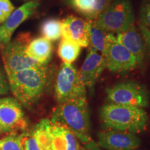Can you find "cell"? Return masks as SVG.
<instances>
[{"label":"cell","mask_w":150,"mask_h":150,"mask_svg":"<svg viewBox=\"0 0 150 150\" xmlns=\"http://www.w3.org/2000/svg\"><path fill=\"white\" fill-rule=\"evenodd\" d=\"M134 13L130 0H113L95 21L110 33L126 31L134 22Z\"/></svg>","instance_id":"cell-4"},{"label":"cell","mask_w":150,"mask_h":150,"mask_svg":"<svg viewBox=\"0 0 150 150\" xmlns=\"http://www.w3.org/2000/svg\"><path fill=\"white\" fill-rule=\"evenodd\" d=\"M25 134H11L0 140V150H24V138Z\"/></svg>","instance_id":"cell-23"},{"label":"cell","mask_w":150,"mask_h":150,"mask_svg":"<svg viewBox=\"0 0 150 150\" xmlns=\"http://www.w3.org/2000/svg\"><path fill=\"white\" fill-rule=\"evenodd\" d=\"M103 125L109 130L138 134L146 128L147 112L142 108L107 103L99 112Z\"/></svg>","instance_id":"cell-2"},{"label":"cell","mask_w":150,"mask_h":150,"mask_svg":"<svg viewBox=\"0 0 150 150\" xmlns=\"http://www.w3.org/2000/svg\"><path fill=\"white\" fill-rule=\"evenodd\" d=\"M113 0H63L87 20H95Z\"/></svg>","instance_id":"cell-15"},{"label":"cell","mask_w":150,"mask_h":150,"mask_svg":"<svg viewBox=\"0 0 150 150\" xmlns=\"http://www.w3.org/2000/svg\"><path fill=\"white\" fill-rule=\"evenodd\" d=\"M106 96L108 103L134 106L147 107L149 104V95L144 86L133 81L122 82L108 88Z\"/></svg>","instance_id":"cell-6"},{"label":"cell","mask_w":150,"mask_h":150,"mask_svg":"<svg viewBox=\"0 0 150 150\" xmlns=\"http://www.w3.org/2000/svg\"><path fill=\"white\" fill-rule=\"evenodd\" d=\"M117 40L136 58L138 65H141L145 59L143 39L134 24L122 32L117 33Z\"/></svg>","instance_id":"cell-14"},{"label":"cell","mask_w":150,"mask_h":150,"mask_svg":"<svg viewBox=\"0 0 150 150\" xmlns=\"http://www.w3.org/2000/svg\"><path fill=\"white\" fill-rule=\"evenodd\" d=\"M62 23V38L76 43L81 47H88V20L70 16L65 18Z\"/></svg>","instance_id":"cell-13"},{"label":"cell","mask_w":150,"mask_h":150,"mask_svg":"<svg viewBox=\"0 0 150 150\" xmlns=\"http://www.w3.org/2000/svg\"><path fill=\"white\" fill-rule=\"evenodd\" d=\"M0 42H1V41H0Z\"/></svg>","instance_id":"cell-29"},{"label":"cell","mask_w":150,"mask_h":150,"mask_svg":"<svg viewBox=\"0 0 150 150\" xmlns=\"http://www.w3.org/2000/svg\"><path fill=\"white\" fill-rule=\"evenodd\" d=\"M102 56L106 67L112 72L124 73L136 68L138 64L136 58L127 50L112 33L108 34L106 48Z\"/></svg>","instance_id":"cell-8"},{"label":"cell","mask_w":150,"mask_h":150,"mask_svg":"<svg viewBox=\"0 0 150 150\" xmlns=\"http://www.w3.org/2000/svg\"><path fill=\"white\" fill-rule=\"evenodd\" d=\"M138 25L142 39L150 47V0H145L140 6Z\"/></svg>","instance_id":"cell-22"},{"label":"cell","mask_w":150,"mask_h":150,"mask_svg":"<svg viewBox=\"0 0 150 150\" xmlns=\"http://www.w3.org/2000/svg\"><path fill=\"white\" fill-rule=\"evenodd\" d=\"M27 127L21 104L12 97L0 98V133L16 134Z\"/></svg>","instance_id":"cell-9"},{"label":"cell","mask_w":150,"mask_h":150,"mask_svg":"<svg viewBox=\"0 0 150 150\" xmlns=\"http://www.w3.org/2000/svg\"><path fill=\"white\" fill-rule=\"evenodd\" d=\"M53 45L51 41L44 37H38L28 43L26 53L29 57L42 65H47L51 59Z\"/></svg>","instance_id":"cell-17"},{"label":"cell","mask_w":150,"mask_h":150,"mask_svg":"<svg viewBox=\"0 0 150 150\" xmlns=\"http://www.w3.org/2000/svg\"><path fill=\"white\" fill-rule=\"evenodd\" d=\"M51 121L66 127L83 143L91 140L90 114L86 98L59 104L54 110Z\"/></svg>","instance_id":"cell-3"},{"label":"cell","mask_w":150,"mask_h":150,"mask_svg":"<svg viewBox=\"0 0 150 150\" xmlns=\"http://www.w3.org/2000/svg\"><path fill=\"white\" fill-rule=\"evenodd\" d=\"M81 47L76 43L62 38L58 48V54L65 63L72 64L79 56Z\"/></svg>","instance_id":"cell-20"},{"label":"cell","mask_w":150,"mask_h":150,"mask_svg":"<svg viewBox=\"0 0 150 150\" xmlns=\"http://www.w3.org/2000/svg\"><path fill=\"white\" fill-rule=\"evenodd\" d=\"M63 23L57 18H48L43 21L40 31L43 37L50 41H56L62 37Z\"/></svg>","instance_id":"cell-21"},{"label":"cell","mask_w":150,"mask_h":150,"mask_svg":"<svg viewBox=\"0 0 150 150\" xmlns=\"http://www.w3.org/2000/svg\"><path fill=\"white\" fill-rule=\"evenodd\" d=\"M52 149L80 150L79 142L70 130L52 122Z\"/></svg>","instance_id":"cell-16"},{"label":"cell","mask_w":150,"mask_h":150,"mask_svg":"<svg viewBox=\"0 0 150 150\" xmlns=\"http://www.w3.org/2000/svg\"><path fill=\"white\" fill-rule=\"evenodd\" d=\"M28 38L22 36L6 44L2 51V60L7 76L31 67L42 65L26 53Z\"/></svg>","instance_id":"cell-7"},{"label":"cell","mask_w":150,"mask_h":150,"mask_svg":"<svg viewBox=\"0 0 150 150\" xmlns=\"http://www.w3.org/2000/svg\"><path fill=\"white\" fill-rule=\"evenodd\" d=\"M41 150L52 148V122L43 119L34 127L32 131Z\"/></svg>","instance_id":"cell-19"},{"label":"cell","mask_w":150,"mask_h":150,"mask_svg":"<svg viewBox=\"0 0 150 150\" xmlns=\"http://www.w3.org/2000/svg\"><path fill=\"white\" fill-rule=\"evenodd\" d=\"M42 150H52V148H47V149H44Z\"/></svg>","instance_id":"cell-28"},{"label":"cell","mask_w":150,"mask_h":150,"mask_svg":"<svg viewBox=\"0 0 150 150\" xmlns=\"http://www.w3.org/2000/svg\"><path fill=\"white\" fill-rule=\"evenodd\" d=\"M97 143L106 150H136L140 141L134 134L108 130L98 133Z\"/></svg>","instance_id":"cell-10"},{"label":"cell","mask_w":150,"mask_h":150,"mask_svg":"<svg viewBox=\"0 0 150 150\" xmlns=\"http://www.w3.org/2000/svg\"><path fill=\"white\" fill-rule=\"evenodd\" d=\"M55 97L59 104L86 98V88L81 81L79 72L72 64L63 63L56 77Z\"/></svg>","instance_id":"cell-5"},{"label":"cell","mask_w":150,"mask_h":150,"mask_svg":"<svg viewBox=\"0 0 150 150\" xmlns=\"http://www.w3.org/2000/svg\"><path fill=\"white\" fill-rule=\"evenodd\" d=\"M24 150H41L32 131L25 134L24 138Z\"/></svg>","instance_id":"cell-25"},{"label":"cell","mask_w":150,"mask_h":150,"mask_svg":"<svg viewBox=\"0 0 150 150\" xmlns=\"http://www.w3.org/2000/svg\"><path fill=\"white\" fill-rule=\"evenodd\" d=\"M14 10L10 0H0V24L4 23Z\"/></svg>","instance_id":"cell-24"},{"label":"cell","mask_w":150,"mask_h":150,"mask_svg":"<svg viewBox=\"0 0 150 150\" xmlns=\"http://www.w3.org/2000/svg\"><path fill=\"white\" fill-rule=\"evenodd\" d=\"M38 6V1H30L13 11L6 21L0 26V41L5 45L10 42L16 29L32 16Z\"/></svg>","instance_id":"cell-12"},{"label":"cell","mask_w":150,"mask_h":150,"mask_svg":"<svg viewBox=\"0 0 150 150\" xmlns=\"http://www.w3.org/2000/svg\"><path fill=\"white\" fill-rule=\"evenodd\" d=\"M88 34L89 48L104 53L109 33L102 29L96 24L95 20H88Z\"/></svg>","instance_id":"cell-18"},{"label":"cell","mask_w":150,"mask_h":150,"mask_svg":"<svg viewBox=\"0 0 150 150\" xmlns=\"http://www.w3.org/2000/svg\"><path fill=\"white\" fill-rule=\"evenodd\" d=\"M9 85L6 78L4 72L0 67V95H6L8 93Z\"/></svg>","instance_id":"cell-26"},{"label":"cell","mask_w":150,"mask_h":150,"mask_svg":"<svg viewBox=\"0 0 150 150\" xmlns=\"http://www.w3.org/2000/svg\"><path fill=\"white\" fill-rule=\"evenodd\" d=\"M80 150H102V148L99 147L98 144L96 142L93 141V140H91L85 144L84 147Z\"/></svg>","instance_id":"cell-27"},{"label":"cell","mask_w":150,"mask_h":150,"mask_svg":"<svg viewBox=\"0 0 150 150\" xmlns=\"http://www.w3.org/2000/svg\"><path fill=\"white\" fill-rule=\"evenodd\" d=\"M105 68L106 63L102 54L93 49L88 48L86 59L79 71L80 79L86 88L93 91Z\"/></svg>","instance_id":"cell-11"},{"label":"cell","mask_w":150,"mask_h":150,"mask_svg":"<svg viewBox=\"0 0 150 150\" xmlns=\"http://www.w3.org/2000/svg\"><path fill=\"white\" fill-rule=\"evenodd\" d=\"M48 78L47 65L31 67L7 76L9 88L20 104L31 106L40 99Z\"/></svg>","instance_id":"cell-1"}]
</instances>
